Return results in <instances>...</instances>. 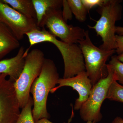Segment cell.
I'll use <instances>...</instances> for the list:
<instances>
[{
	"instance_id": "44dd1931",
	"label": "cell",
	"mask_w": 123,
	"mask_h": 123,
	"mask_svg": "<svg viewBox=\"0 0 123 123\" xmlns=\"http://www.w3.org/2000/svg\"><path fill=\"white\" fill-rule=\"evenodd\" d=\"M116 52L118 55L123 53V35H116L115 38Z\"/></svg>"
},
{
	"instance_id": "6da1fadb",
	"label": "cell",
	"mask_w": 123,
	"mask_h": 123,
	"mask_svg": "<svg viewBox=\"0 0 123 123\" xmlns=\"http://www.w3.org/2000/svg\"><path fill=\"white\" fill-rule=\"evenodd\" d=\"M26 35L29 39L30 47L40 43L49 42L57 48L63 60L64 72L63 78L75 76L86 71L84 57L79 45L68 44L57 40L44 28L33 30Z\"/></svg>"
},
{
	"instance_id": "ac0fdd59",
	"label": "cell",
	"mask_w": 123,
	"mask_h": 123,
	"mask_svg": "<svg viewBox=\"0 0 123 123\" xmlns=\"http://www.w3.org/2000/svg\"><path fill=\"white\" fill-rule=\"evenodd\" d=\"M108 64L114 71L116 81L123 85V63L119 61L115 55L111 56Z\"/></svg>"
},
{
	"instance_id": "2e32d148",
	"label": "cell",
	"mask_w": 123,
	"mask_h": 123,
	"mask_svg": "<svg viewBox=\"0 0 123 123\" xmlns=\"http://www.w3.org/2000/svg\"><path fill=\"white\" fill-rule=\"evenodd\" d=\"M34 105L33 98L30 97L26 105L22 108L16 123H35L32 114V107Z\"/></svg>"
},
{
	"instance_id": "8992f818",
	"label": "cell",
	"mask_w": 123,
	"mask_h": 123,
	"mask_svg": "<svg viewBox=\"0 0 123 123\" xmlns=\"http://www.w3.org/2000/svg\"><path fill=\"white\" fill-rule=\"evenodd\" d=\"M107 68V76L92 86L88 99L79 110L81 118L86 122L91 121L97 123L101 121L102 118L101 106L107 99L110 86L113 81H116L114 71L108 64Z\"/></svg>"
},
{
	"instance_id": "603a6c76",
	"label": "cell",
	"mask_w": 123,
	"mask_h": 123,
	"mask_svg": "<svg viewBox=\"0 0 123 123\" xmlns=\"http://www.w3.org/2000/svg\"><path fill=\"white\" fill-rule=\"evenodd\" d=\"M115 32L118 35H123V27L116 26Z\"/></svg>"
},
{
	"instance_id": "5b68a950",
	"label": "cell",
	"mask_w": 123,
	"mask_h": 123,
	"mask_svg": "<svg viewBox=\"0 0 123 123\" xmlns=\"http://www.w3.org/2000/svg\"><path fill=\"white\" fill-rule=\"evenodd\" d=\"M45 59L44 53L37 49L26 55L22 72L13 83L20 108H23L29 101L31 87L40 74Z\"/></svg>"
},
{
	"instance_id": "d4e9b609",
	"label": "cell",
	"mask_w": 123,
	"mask_h": 123,
	"mask_svg": "<svg viewBox=\"0 0 123 123\" xmlns=\"http://www.w3.org/2000/svg\"><path fill=\"white\" fill-rule=\"evenodd\" d=\"M117 57L119 61L123 63V53L120 55H118L117 56Z\"/></svg>"
},
{
	"instance_id": "30bf717a",
	"label": "cell",
	"mask_w": 123,
	"mask_h": 123,
	"mask_svg": "<svg viewBox=\"0 0 123 123\" xmlns=\"http://www.w3.org/2000/svg\"><path fill=\"white\" fill-rule=\"evenodd\" d=\"M57 84L59 85L52 89L51 93H54L59 88L66 86L72 87L78 93L79 97L76 99L74 106V109L76 110H80L88 99L93 86L86 71L72 77L59 78Z\"/></svg>"
},
{
	"instance_id": "ba28073f",
	"label": "cell",
	"mask_w": 123,
	"mask_h": 123,
	"mask_svg": "<svg viewBox=\"0 0 123 123\" xmlns=\"http://www.w3.org/2000/svg\"><path fill=\"white\" fill-rule=\"evenodd\" d=\"M0 74V123H16L20 114V107L14 82Z\"/></svg>"
},
{
	"instance_id": "9c48e42d",
	"label": "cell",
	"mask_w": 123,
	"mask_h": 123,
	"mask_svg": "<svg viewBox=\"0 0 123 123\" xmlns=\"http://www.w3.org/2000/svg\"><path fill=\"white\" fill-rule=\"evenodd\" d=\"M0 22L5 25L18 40L24 35L39 29L37 20L30 18L20 13L0 0Z\"/></svg>"
},
{
	"instance_id": "7a4b0ae2",
	"label": "cell",
	"mask_w": 123,
	"mask_h": 123,
	"mask_svg": "<svg viewBox=\"0 0 123 123\" xmlns=\"http://www.w3.org/2000/svg\"><path fill=\"white\" fill-rule=\"evenodd\" d=\"M59 78L54 62L45 58L41 73L31 88L34 102L32 114L35 123L41 119L50 118L47 108L48 97L51 90L57 84Z\"/></svg>"
},
{
	"instance_id": "7c38bea8",
	"label": "cell",
	"mask_w": 123,
	"mask_h": 123,
	"mask_svg": "<svg viewBox=\"0 0 123 123\" xmlns=\"http://www.w3.org/2000/svg\"><path fill=\"white\" fill-rule=\"evenodd\" d=\"M17 39L9 29L0 22V60L20 47Z\"/></svg>"
},
{
	"instance_id": "ffe728a7",
	"label": "cell",
	"mask_w": 123,
	"mask_h": 123,
	"mask_svg": "<svg viewBox=\"0 0 123 123\" xmlns=\"http://www.w3.org/2000/svg\"><path fill=\"white\" fill-rule=\"evenodd\" d=\"M82 2L88 11L95 6H99L104 2V0H81Z\"/></svg>"
},
{
	"instance_id": "3957f363",
	"label": "cell",
	"mask_w": 123,
	"mask_h": 123,
	"mask_svg": "<svg viewBox=\"0 0 123 123\" xmlns=\"http://www.w3.org/2000/svg\"><path fill=\"white\" fill-rule=\"evenodd\" d=\"M120 0H104L98 9L101 15L93 26L88 25L95 31L102 38L103 44L100 48L105 51L116 50V23L122 17V7Z\"/></svg>"
},
{
	"instance_id": "7402d4cb",
	"label": "cell",
	"mask_w": 123,
	"mask_h": 123,
	"mask_svg": "<svg viewBox=\"0 0 123 123\" xmlns=\"http://www.w3.org/2000/svg\"><path fill=\"white\" fill-rule=\"evenodd\" d=\"M74 116V112H73V109H72V114L71 115L70 118L68 120V122L67 123H70L71 121H72V119ZM35 123H52L51 122L48 120V119L47 118H43L39 120L38 121H37Z\"/></svg>"
},
{
	"instance_id": "d6986e66",
	"label": "cell",
	"mask_w": 123,
	"mask_h": 123,
	"mask_svg": "<svg viewBox=\"0 0 123 123\" xmlns=\"http://www.w3.org/2000/svg\"><path fill=\"white\" fill-rule=\"evenodd\" d=\"M63 10L62 11V15L64 20L67 22L68 20H70L72 19V12L68 4L67 0H63Z\"/></svg>"
},
{
	"instance_id": "8fae6325",
	"label": "cell",
	"mask_w": 123,
	"mask_h": 123,
	"mask_svg": "<svg viewBox=\"0 0 123 123\" xmlns=\"http://www.w3.org/2000/svg\"><path fill=\"white\" fill-rule=\"evenodd\" d=\"M29 49V48L25 50L23 47H21L14 57L0 61V74L9 76V79L13 82L17 80L23 69Z\"/></svg>"
},
{
	"instance_id": "4fadbf2b",
	"label": "cell",
	"mask_w": 123,
	"mask_h": 123,
	"mask_svg": "<svg viewBox=\"0 0 123 123\" xmlns=\"http://www.w3.org/2000/svg\"><path fill=\"white\" fill-rule=\"evenodd\" d=\"M36 14L37 24L40 25L47 11L50 9H60L63 7L62 0H32Z\"/></svg>"
},
{
	"instance_id": "9a60e30c",
	"label": "cell",
	"mask_w": 123,
	"mask_h": 123,
	"mask_svg": "<svg viewBox=\"0 0 123 123\" xmlns=\"http://www.w3.org/2000/svg\"><path fill=\"white\" fill-rule=\"evenodd\" d=\"M67 1L72 13L77 20L80 22L85 21L88 11L81 0H68Z\"/></svg>"
},
{
	"instance_id": "52a82bcc",
	"label": "cell",
	"mask_w": 123,
	"mask_h": 123,
	"mask_svg": "<svg viewBox=\"0 0 123 123\" xmlns=\"http://www.w3.org/2000/svg\"><path fill=\"white\" fill-rule=\"evenodd\" d=\"M45 26L52 35L68 44H77L85 37L84 29L67 24L60 9H50L47 11L39 27L43 29Z\"/></svg>"
},
{
	"instance_id": "cb8c5ba5",
	"label": "cell",
	"mask_w": 123,
	"mask_h": 123,
	"mask_svg": "<svg viewBox=\"0 0 123 123\" xmlns=\"http://www.w3.org/2000/svg\"><path fill=\"white\" fill-rule=\"evenodd\" d=\"M111 123H123V119L120 117H117Z\"/></svg>"
},
{
	"instance_id": "5bb4252c",
	"label": "cell",
	"mask_w": 123,
	"mask_h": 123,
	"mask_svg": "<svg viewBox=\"0 0 123 123\" xmlns=\"http://www.w3.org/2000/svg\"><path fill=\"white\" fill-rule=\"evenodd\" d=\"M27 17L36 19V14L32 0H1Z\"/></svg>"
},
{
	"instance_id": "e0dca14e",
	"label": "cell",
	"mask_w": 123,
	"mask_h": 123,
	"mask_svg": "<svg viewBox=\"0 0 123 123\" xmlns=\"http://www.w3.org/2000/svg\"><path fill=\"white\" fill-rule=\"evenodd\" d=\"M107 99L123 103V85L116 81H113L108 92Z\"/></svg>"
},
{
	"instance_id": "484cf974",
	"label": "cell",
	"mask_w": 123,
	"mask_h": 123,
	"mask_svg": "<svg viewBox=\"0 0 123 123\" xmlns=\"http://www.w3.org/2000/svg\"><path fill=\"white\" fill-rule=\"evenodd\" d=\"M86 123H96L94 121H88L86 122Z\"/></svg>"
},
{
	"instance_id": "277c9868",
	"label": "cell",
	"mask_w": 123,
	"mask_h": 123,
	"mask_svg": "<svg viewBox=\"0 0 123 123\" xmlns=\"http://www.w3.org/2000/svg\"><path fill=\"white\" fill-rule=\"evenodd\" d=\"M84 57L86 71L92 86L108 75L107 61L116 52L115 50L105 51L95 46L88 31L84 39L78 42Z\"/></svg>"
}]
</instances>
